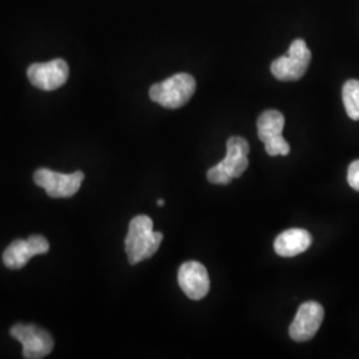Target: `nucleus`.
Returning a JSON list of instances; mask_svg holds the SVG:
<instances>
[{"label": "nucleus", "mask_w": 359, "mask_h": 359, "mask_svg": "<svg viewBox=\"0 0 359 359\" xmlns=\"http://www.w3.org/2000/svg\"><path fill=\"white\" fill-rule=\"evenodd\" d=\"M163 233L154 231V221L145 215H139L129 222L126 237V253L130 265L140 264L156 255L163 243Z\"/></svg>", "instance_id": "1"}, {"label": "nucleus", "mask_w": 359, "mask_h": 359, "mask_svg": "<svg viewBox=\"0 0 359 359\" xmlns=\"http://www.w3.org/2000/svg\"><path fill=\"white\" fill-rule=\"evenodd\" d=\"M196 92V80L189 74H177L154 84L149 97L168 109H177L188 103Z\"/></svg>", "instance_id": "2"}, {"label": "nucleus", "mask_w": 359, "mask_h": 359, "mask_svg": "<svg viewBox=\"0 0 359 359\" xmlns=\"http://www.w3.org/2000/svg\"><path fill=\"white\" fill-rule=\"evenodd\" d=\"M311 62V52L305 40L297 39L286 55L271 63V74L280 81H297L302 79Z\"/></svg>", "instance_id": "3"}, {"label": "nucleus", "mask_w": 359, "mask_h": 359, "mask_svg": "<svg viewBox=\"0 0 359 359\" xmlns=\"http://www.w3.org/2000/svg\"><path fill=\"white\" fill-rule=\"evenodd\" d=\"M34 181L52 198H68L79 192L84 181V173L77 170L75 173L65 175L41 168L35 172Z\"/></svg>", "instance_id": "4"}, {"label": "nucleus", "mask_w": 359, "mask_h": 359, "mask_svg": "<svg viewBox=\"0 0 359 359\" xmlns=\"http://www.w3.org/2000/svg\"><path fill=\"white\" fill-rule=\"evenodd\" d=\"M10 334L16 341L22 344L25 358H44L51 353L53 348L51 334L36 325L18 323L13 326Z\"/></svg>", "instance_id": "5"}, {"label": "nucleus", "mask_w": 359, "mask_h": 359, "mask_svg": "<svg viewBox=\"0 0 359 359\" xmlns=\"http://www.w3.org/2000/svg\"><path fill=\"white\" fill-rule=\"evenodd\" d=\"M325 317V310L318 302L308 301L302 304L289 327L290 338L295 342H306L318 333Z\"/></svg>", "instance_id": "6"}, {"label": "nucleus", "mask_w": 359, "mask_h": 359, "mask_svg": "<svg viewBox=\"0 0 359 359\" xmlns=\"http://www.w3.org/2000/svg\"><path fill=\"white\" fill-rule=\"evenodd\" d=\"M27 76L39 90H55L65 86L69 76V68L63 59H53L47 63L29 65Z\"/></svg>", "instance_id": "7"}, {"label": "nucleus", "mask_w": 359, "mask_h": 359, "mask_svg": "<svg viewBox=\"0 0 359 359\" xmlns=\"http://www.w3.org/2000/svg\"><path fill=\"white\" fill-rule=\"evenodd\" d=\"M50 243L43 236H31L28 240H15L3 253V264L8 269H23L34 256L46 255Z\"/></svg>", "instance_id": "8"}, {"label": "nucleus", "mask_w": 359, "mask_h": 359, "mask_svg": "<svg viewBox=\"0 0 359 359\" xmlns=\"http://www.w3.org/2000/svg\"><path fill=\"white\" fill-rule=\"evenodd\" d=\"M181 290L193 301H200L209 293L210 280L205 266L197 261L184 262L179 269Z\"/></svg>", "instance_id": "9"}, {"label": "nucleus", "mask_w": 359, "mask_h": 359, "mask_svg": "<svg viewBox=\"0 0 359 359\" xmlns=\"http://www.w3.org/2000/svg\"><path fill=\"white\" fill-rule=\"evenodd\" d=\"M248 154V142L244 137L233 136L226 142V156L221 163H218V165L222 168L231 179H238L244 175L245 170L249 167Z\"/></svg>", "instance_id": "10"}, {"label": "nucleus", "mask_w": 359, "mask_h": 359, "mask_svg": "<svg viewBox=\"0 0 359 359\" xmlns=\"http://www.w3.org/2000/svg\"><path fill=\"white\" fill-rule=\"evenodd\" d=\"M313 243V237L306 229H289L281 233L274 241V250L280 257L290 258L306 252Z\"/></svg>", "instance_id": "11"}, {"label": "nucleus", "mask_w": 359, "mask_h": 359, "mask_svg": "<svg viewBox=\"0 0 359 359\" xmlns=\"http://www.w3.org/2000/svg\"><path fill=\"white\" fill-rule=\"evenodd\" d=\"M283 127H285V117L280 111H276V109H268L262 112L257 120L258 137L264 144L283 136Z\"/></svg>", "instance_id": "12"}, {"label": "nucleus", "mask_w": 359, "mask_h": 359, "mask_svg": "<svg viewBox=\"0 0 359 359\" xmlns=\"http://www.w3.org/2000/svg\"><path fill=\"white\" fill-rule=\"evenodd\" d=\"M342 100L346 114L351 120H359V80H347L342 88Z\"/></svg>", "instance_id": "13"}, {"label": "nucleus", "mask_w": 359, "mask_h": 359, "mask_svg": "<svg viewBox=\"0 0 359 359\" xmlns=\"http://www.w3.org/2000/svg\"><path fill=\"white\" fill-rule=\"evenodd\" d=\"M264 145H265L266 154L269 156H287L290 154V145L283 139V136L266 142Z\"/></svg>", "instance_id": "14"}, {"label": "nucleus", "mask_w": 359, "mask_h": 359, "mask_svg": "<svg viewBox=\"0 0 359 359\" xmlns=\"http://www.w3.org/2000/svg\"><path fill=\"white\" fill-rule=\"evenodd\" d=\"M206 177H208L209 182L217 184V185H228V184H231V181L233 180L218 164L208 170Z\"/></svg>", "instance_id": "15"}, {"label": "nucleus", "mask_w": 359, "mask_h": 359, "mask_svg": "<svg viewBox=\"0 0 359 359\" xmlns=\"http://www.w3.org/2000/svg\"><path fill=\"white\" fill-rule=\"evenodd\" d=\"M347 182L354 191L359 192V160L350 164L347 170Z\"/></svg>", "instance_id": "16"}, {"label": "nucleus", "mask_w": 359, "mask_h": 359, "mask_svg": "<svg viewBox=\"0 0 359 359\" xmlns=\"http://www.w3.org/2000/svg\"><path fill=\"white\" fill-rule=\"evenodd\" d=\"M164 204H165L164 200H158V201H157V205L158 206H164Z\"/></svg>", "instance_id": "17"}]
</instances>
